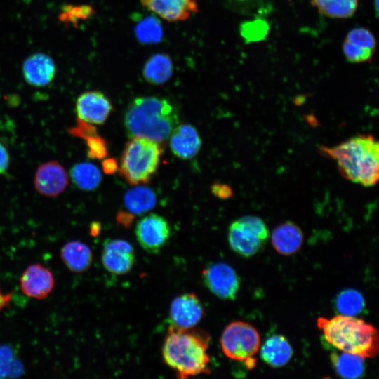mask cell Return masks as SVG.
I'll return each instance as SVG.
<instances>
[{"mask_svg": "<svg viewBox=\"0 0 379 379\" xmlns=\"http://www.w3.org/2000/svg\"><path fill=\"white\" fill-rule=\"evenodd\" d=\"M173 72V64L171 57L159 53L150 56L145 62L142 76L150 84L161 85L170 79Z\"/></svg>", "mask_w": 379, "mask_h": 379, "instance_id": "21", "label": "cell"}, {"mask_svg": "<svg viewBox=\"0 0 379 379\" xmlns=\"http://www.w3.org/2000/svg\"><path fill=\"white\" fill-rule=\"evenodd\" d=\"M101 165L102 171L107 175H112L118 170L117 162L114 158L103 159Z\"/></svg>", "mask_w": 379, "mask_h": 379, "instance_id": "35", "label": "cell"}, {"mask_svg": "<svg viewBox=\"0 0 379 379\" xmlns=\"http://www.w3.org/2000/svg\"><path fill=\"white\" fill-rule=\"evenodd\" d=\"M321 153L336 161L346 179L371 187L379 178V145L370 135L351 138L331 147H320Z\"/></svg>", "mask_w": 379, "mask_h": 379, "instance_id": "3", "label": "cell"}, {"mask_svg": "<svg viewBox=\"0 0 379 379\" xmlns=\"http://www.w3.org/2000/svg\"><path fill=\"white\" fill-rule=\"evenodd\" d=\"M345 42L351 46L374 53L376 41L373 34L364 27H356L351 29L346 36Z\"/></svg>", "mask_w": 379, "mask_h": 379, "instance_id": "29", "label": "cell"}, {"mask_svg": "<svg viewBox=\"0 0 379 379\" xmlns=\"http://www.w3.org/2000/svg\"><path fill=\"white\" fill-rule=\"evenodd\" d=\"M55 286L52 272L40 263L29 265L20 278V287L27 297L42 300L51 293Z\"/></svg>", "mask_w": 379, "mask_h": 379, "instance_id": "12", "label": "cell"}, {"mask_svg": "<svg viewBox=\"0 0 379 379\" xmlns=\"http://www.w3.org/2000/svg\"><path fill=\"white\" fill-rule=\"evenodd\" d=\"M113 110L110 100L99 91L81 93L76 101L77 118L92 124H102Z\"/></svg>", "mask_w": 379, "mask_h": 379, "instance_id": "11", "label": "cell"}, {"mask_svg": "<svg viewBox=\"0 0 379 379\" xmlns=\"http://www.w3.org/2000/svg\"><path fill=\"white\" fill-rule=\"evenodd\" d=\"M331 361L335 371L343 378H358L364 372V358L359 355L344 352L333 353Z\"/></svg>", "mask_w": 379, "mask_h": 379, "instance_id": "23", "label": "cell"}, {"mask_svg": "<svg viewBox=\"0 0 379 379\" xmlns=\"http://www.w3.org/2000/svg\"><path fill=\"white\" fill-rule=\"evenodd\" d=\"M69 184L65 168L57 161H49L41 164L34 175L36 190L47 197H55L62 193Z\"/></svg>", "mask_w": 379, "mask_h": 379, "instance_id": "9", "label": "cell"}, {"mask_svg": "<svg viewBox=\"0 0 379 379\" xmlns=\"http://www.w3.org/2000/svg\"><path fill=\"white\" fill-rule=\"evenodd\" d=\"M234 8H241L250 3H254L258 0H226Z\"/></svg>", "mask_w": 379, "mask_h": 379, "instance_id": "36", "label": "cell"}, {"mask_svg": "<svg viewBox=\"0 0 379 379\" xmlns=\"http://www.w3.org/2000/svg\"><path fill=\"white\" fill-rule=\"evenodd\" d=\"M206 288L223 300H234L239 288V279L235 270L224 262L207 266L202 272Z\"/></svg>", "mask_w": 379, "mask_h": 379, "instance_id": "8", "label": "cell"}, {"mask_svg": "<svg viewBox=\"0 0 379 379\" xmlns=\"http://www.w3.org/2000/svg\"><path fill=\"white\" fill-rule=\"evenodd\" d=\"M135 237L140 246L150 253H158L167 242L171 227L162 216L150 213L136 224Z\"/></svg>", "mask_w": 379, "mask_h": 379, "instance_id": "7", "label": "cell"}, {"mask_svg": "<svg viewBox=\"0 0 379 379\" xmlns=\"http://www.w3.org/2000/svg\"><path fill=\"white\" fill-rule=\"evenodd\" d=\"M105 270L115 274L128 273L135 263V252L131 244L124 239H107L101 256Z\"/></svg>", "mask_w": 379, "mask_h": 379, "instance_id": "10", "label": "cell"}, {"mask_svg": "<svg viewBox=\"0 0 379 379\" xmlns=\"http://www.w3.org/2000/svg\"><path fill=\"white\" fill-rule=\"evenodd\" d=\"M303 242V233L300 228L292 222L278 225L272 234V243L280 254L288 255L297 252Z\"/></svg>", "mask_w": 379, "mask_h": 379, "instance_id": "17", "label": "cell"}, {"mask_svg": "<svg viewBox=\"0 0 379 379\" xmlns=\"http://www.w3.org/2000/svg\"><path fill=\"white\" fill-rule=\"evenodd\" d=\"M237 220L262 242H265L268 238V230L261 218L254 215H246L240 218Z\"/></svg>", "mask_w": 379, "mask_h": 379, "instance_id": "31", "label": "cell"}, {"mask_svg": "<svg viewBox=\"0 0 379 379\" xmlns=\"http://www.w3.org/2000/svg\"><path fill=\"white\" fill-rule=\"evenodd\" d=\"M100 230V224L98 222H93L91 226V233L93 236H95L99 233Z\"/></svg>", "mask_w": 379, "mask_h": 379, "instance_id": "37", "label": "cell"}, {"mask_svg": "<svg viewBox=\"0 0 379 379\" xmlns=\"http://www.w3.org/2000/svg\"><path fill=\"white\" fill-rule=\"evenodd\" d=\"M311 4L326 17L345 19L354 14L359 0H312Z\"/></svg>", "mask_w": 379, "mask_h": 379, "instance_id": "24", "label": "cell"}, {"mask_svg": "<svg viewBox=\"0 0 379 379\" xmlns=\"http://www.w3.org/2000/svg\"><path fill=\"white\" fill-rule=\"evenodd\" d=\"M204 313V307L199 298L194 293H187L172 301L169 315L171 325L190 328L201 321Z\"/></svg>", "mask_w": 379, "mask_h": 379, "instance_id": "13", "label": "cell"}, {"mask_svg": "<svg viewBox=\"0 0 379 379\" xmlns=\"http://www.w3.org/2000/svg\"><path fill=\"white\" fill-rule=\"evenodd\" d=\"M209 341V335L204 331L171 325L162 346L163 360L178 378L208 373Z\"/></svg>", "mask_w": 379, "mask_h": 379, "instance_id": "1", "label": "cell"}, {"mask_svg": "<svg viewBox=\"0 0 379 379\" xmlns=\"http://www.w3.org/2000/svg\"><path fill=\"white\" fill-rule=\"evenodd\" d=\"M168 138L172 153L180 159H192L201 149L199 133L194 126L188 124H178Z\"/></svg>", "mask_w": 379, "mask_h": 379, "instance_id": "16", "label": "cell"}, {"mask_svg": "<svg viewBox=\"0 0 379 379\" xmlns=\"http://www.w3.org/2000/svg\"><path fill=\"white\" fill-rule=\"evenodd\" d=\"M317 326L327 343L341 352L364 358H373L378 353V331L362 319L339 314L319 318Z\"/></svg>", "mask_w": 379, "mask_h": 379, "instance_id": "4", "label": "cell"}, {"mask_svg": "<svg viewBox=\"0 0 379 379\" xmlns=\"http://www.w3.org/2000/svg\"><path fill=\"white\" fill-rule=\"evenodd\" d=\"M10 154L6 145L0 139V175L4 174L9 166Z\"/></svg>", "mask_w": 379, "mask_h": 379, "instance_id": "33", "label": "cell"}, {"mask_svg": "<svg viewBox=\"0 0 379 379\" xmlns=\"http://www.w3.org/2000/svg\"><path fill=\"white\" fill-rule=\"evenodd\" d=\"M260 345V335L255 327L240 321L228 324L220 338L223 353L231 359L244 361L248 368L255 366L253 357L258 352Z\"/></svg>", "mask_w": 379, "mask_h": 379, "instance_id": "6", "label": "cell"}, {"mask_svg": "<svg viewBox=\"0 0 379 379\" xmlns=\"http://www.w3.org/2000/svg\"><path fill=\"white\" fill-rule=\"evenodd\" d=\"M212 193L218 198L225 199L232 196L231 188L225 184L214 183L211 186Z\"/></svg>", "mask_w": 379, "mask_h": 379, "instance_id": "34", "label": "cell"}, {"mask_svg": "<svg viewBox=\"0 0 379 379\" xmlns=\"http://www.w3.org/2000/svg\"><path fill=\"white\" fill-rule=\"evenodd\" d=\"M142 6L168 22L184 21L198 11V0H140Z\"/></svg>", "mask_w": 379, "mask_h": 379, "instance_id": "14", "label": "cell"}, {"mask_svg": "<svg viewBox=\"0 0 379 379\" xmlns=\"http://www.w3.org/2000/svg\"><path fill=\"white\" fill-rule=\"evenodd\" d=\"M68 133L72 136L86 140L87 138L96 135L97 128L92 124L77 118V124L67 129Z\"/></svg>", "mask_w": 379, "mask_h": 379, "instance_id": "32", "label": "cell"}, {"mask_svg": "<svg viewBox=\"0 0 379 379\" xmlns=\"http://www.w3.org/2000/svg\"><path fill=\"white\" fill-rule=\"evenodd\" d=\"M163 153L164 147L159 142L132 137L122 152L119 174L131 185L147 183L157 172Z\"/></svg>", "mask_w": 379, "mask_h": 379, "instance_id": "5", "label": "cell"}, {"mask_svg": "<svg viewBox=\"0 0 379 379\" xmlns=\"http://www.w3.org/2000/svg\"><path fill=\"white\" fill-rule=\"evenodd\" d=\"M365 305L363 295L354 289L341 291L335 298V306L340 314L354 317L361 312Z\"/></svg>", "mask_w": 379, "mask_h": 379, "instance_id": "27", "label": "cell"}, {"mask_svg": "<svg viewBox=\"0 0 379 379\" xmlns=\"http://www.w3.org/2000/svg\"><path fill=\"white\" fill-rule=\"evenodd\" d=\"M94 8L91 5H64L58 15L60 22L76 27L81 20H86L94 14Z\"/></svg>", "mask_w": 379, "mask_h": 379, "instance_id": "28", "label": "cell"}, {"mask_svg": "<svg viewBox=\"0 0 379 379\" xmlns=\"http://www.w3.org/2000/svg\"><path fill=\"white\" fill-rule=\"evenodd\" d=\"M22 69L27 84L34 87H44L53 80L56 65L48 55L35 53L25 59Z\"/></svg>", "mask_w": 379, "mask_h": 379, "instance_id": "15", "label": "cell"}, {"mask_svg": "<svg viewBox=\"0 0 379 379\" xmlns=\"http://www.w3.org/2000/svg\"><path fill=\"white\" fill-rule=\"evenodd\" d=\"M134 33L139 42L143 44H154L161 40L163 28L157 17L148 15L137 22Z\"/></svg>", "mask_w": 379, "mask_h": 379, "instance_id": "26", "label": "cell"}, {"mask_svg": "<svg viewBox=\"0 0 379 379\" xmlns=\"http://www.w3.org/2000/svg\"><path fill=\"white\" fill-rule=\"evenodd\" d=\"M60 256L67 269L74 273L88 270L93 262V253L88 245L79 241L66 243L60 249Z\"/></svg>", "mask_w": 379, "mask_h": 379, "instance_id": "18", "label": "cell"}, {"mask_svg": "<svg viewBox=\"0 0 379 379\" xmlns=\"http://www.w3.org/2000/svg\"><path fill=\"white\" fill-rule=\"evenodd\" d=\"M293 349L288 340L283 335L274 334L270 336L260 350L262 359L274 368L285 366L291 359Z\"/></svg>", "mask_w": 379, "mask_h": 379, "instance_id": "20", "label": "cell"}, {"mask_svg": "<svg viewBox=\"0 0 379 379\" xmlns=\"http://www.w3.org/2000/svg\"><path fill=\"white\" fill-rule=\"evenodd\" d=\"M156 195L149 187H139L127 191L124 197L126 208L132 213L142 214L156 204Z\"/></svg>", "mask_w": 379, "mask_h": 379, "instance_id": "25", "label": "cell"}, {"mask_svg": "<svg viewBox=\"0 0 379 379\" xmlns=\"http://www.w3.org/2000/svg\"><path fill=\"white\" fill-rule=\"evenodd\" d=\"M228 241L232 249L244 257L255 255L264 243L238 220L229 227Z\"/></svg>", "mask_w": 379, "mask_h": 379, "instance_id": "19", "label": "cell"}, {"mask_svg": "<svg viewBox=\"0 0 379 379\" xmlns=\"http://www.w3.org/2000/svg\"><path fill=\"white\" fill-rule=\"evenodd\" d=\"M124 123L128 137H141L161 143L179 124V114L166 98L137 97L128 105Z\"/></svg>", "mask_w": 379, "mask_h": 379, "instance_id": "2", "label": "cell"}, {"mask_svg": "<svg viewBox=\"0 0 379 379\" xmlns=\"http://www.w3.org/2000/svg\"><path fill=\"white\" fill-rule=\"evenodd\" d=\"M70 177L74 185L84 191L96 189L102 180L99 168L90 162H79L74 164L70 169Z\"/></svg>", "mask_w": 379, "mask_h": 379, "instance_id": "22", "label": "cell"}, {"mask_svg": "<svg viewBox=\"0 0 379 379\" xmlns=\"http://www.w3.org/2000/svg\"><path fill=\"white\" fill-rule=\"evenodd\" d=\"M87 146V157L91 159L102 160L108 154L107 143L98 134L84 140Z\"/></svg>", "mask_w": 379, "mask_h": 379, "instance_id": "30", "label": "cell"}]
</instances>
